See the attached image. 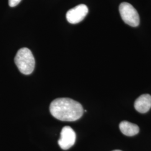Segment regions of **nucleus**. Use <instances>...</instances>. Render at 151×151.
<instances>
[{
	"label": "nucleus",
	"instance_id": "nucleus-1",
	"mask_svg": "<svg viewBox=\"0 0 151 151\" xmlns=\"http://www.w3.org/2000/svg\"><path fill=\"white\" fill-rule=\"evenodd\" d=\"M50 112L55 118L64 122H74L83 113L80 103L70 98H58L50 105Z\"/></svg>",
	"mask_w": 151,
	"mask_h": 151
},
{
	"label": "nucleus",
	"instance_id": "nucleus-2",
	"mask_svg": "<svg viewBox=\"0 0 151 151\" xmlns=\"http://www.w3.org/2000/svg\"><path fill=\"white\" fill-rule=\"evenodd\" d=\"M15 63L20 72L25 75L32 73L35 65L32 52L27 48H22L18 50L15 57Z\"/></svg>",
	"mask_w": 151,
	"mask_h": 151
},
{
	"label": "nucleus",
	"instance_id": "nucleus-3",
	"mask_svg": "<svg viewBox=\"0 0 151 151\" xmlns=\"http://www.w3.org/2000/svg\"><path fill=\"white\" fill-rule=\"evenodd\" d=\"M119 12L123 22L133 27H137L140 22L139 16L135 8L128 2H122L119 6Z\"/></svg>",
	"mask_w": 151,
	"mask_h": 151
},
{
	"label": "nucleus",
	"instance_id": "nucleus-4",
	"mask_svg": "<svg viewBox=\"0 0 151 151\" xmlns=\"http://www.w3.org/2000/svg\"><path fill=\"white\" fill-rule=\"evenodd\" d=\"M88 12L87 6L84 4H81L67 11L66 19L68 22L75 24L80 22L86 17Z\"/></svg>",
	"mask_w": 151,
	"mask_h": 151
},
{
	"label": "nucleus",
	"instance_id": "nucleus-5",
	"mask_svg": "<svg viewBox=\"0 0 151 151\" xmlns=\"http://www.w3.org/2000/svg\"><path fill=\"white\" fill-rule=\"evenodd\" d=\"M76 138L75 131L70 127L66 126L63 128L60 132L58 145L62 150H68L75 145Z\"/></svg>",
	"mask_w": 151,
	"mask_h": 151
},
{
	"label": "nucleus",
	"instance_id": "nucleus-6",
	"mask_svg": "<svg viewBox=\"0 0 151 151\" xmlns=\"http://www.w3.org/2000/svg\"><path fill=\"white\" fill-rule=\"evenodd\" d=\"M134 108L140 113H146L151 108V96L149 94L140 95L134 103Z\"/></svg>",
	"mask_w": 151,
	"mask_h": 151
},
{
	"label": "nucleus",
	"instance_id": "nucleus-7",
	"mask_svg": "<svg viewBox=\"0 0 151 151\" xmlns=\"http://www.w3.org/2000/svg\"><path fill=\"white\" fill-rule=\"evenodd\" d=\"M119 129L123 134L129 137L136 135L139 132V127L137 125L128 121L122 122L119 124Z\"/></svg>",
	"mask_w": 151,
	"mask_h": 151
},
{
	"label": "nucleus",
	"instance_id": "nucleus-8",
	"mask_svg": "<svg viewBox=\"0 0 151 151\" xmlns=\"http://www.w3.org/2000/svg\"><path fill=\"white\" fill-rule=\"evenodd\" d=\"M22 0H9V5L11 7H14L17 5Z\"/></svg>",
	"mask_w": 151,
	"mask_h": 151
},
{
	"label": "nucleus",
	"instance_id": "nucleus-9",
	"mask_svg": "<svg viewBox=\"0 0 151 151\" xmlns=\"http://www.w3.org/2000/svg\"><path fill=\"white\" fill-rule=\"evenodd\" d=\"M120 151V150H114V151Z\"/></svg>",
	"mask_w": 151,
	"mask_h": 151
}]
</instances>
